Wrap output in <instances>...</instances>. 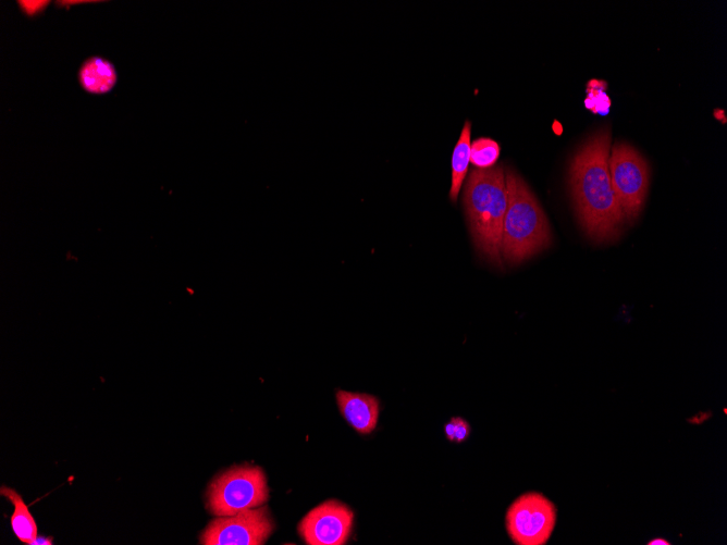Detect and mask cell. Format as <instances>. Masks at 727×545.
Listing matches in <instances>:
<instances>
[{
	"mask_svg": "<svg viewBox=\"0 0 727 545\" xmlns=\"http://www.w3.org/2000/svg\"><path fill=\"white\" fill-rule=\"evenodd\" d=\"M455 436L454 442L462 443L471 435V426L463 418H454Z\"/></svg>",
	"mask_w": 727,
	"mask_h": 545,
	"instance_id": "16",
	"label": "cell"
},
{
	"mask_svg": "<svg viewBox=\"0 0 727 545\" xmlns=\"http://www.w3.org/2000/svg\"><path fill=\"white\" fill-rule=\"evenodd\" d=\"M81 88L91 95L112 92L118 83V72L112 61L101 56L85 59L78 71Z\"/></svg>",
	"mask_w": 727,
	"mask_h": 545,
	"instance_id": "10",
	"label": "cell"
},
{
	"mask_svg": "<svg viewBox=\"0 0 727 545\" xmlns=\"http://www.w3.org/2000/svg\"><path fill=\"white\" fill-rule=\"evenodd\" d=\"M207 507L214 516H234L256 509L269 499L264 470L258 466H234L216 477L208 488Z\"/></svg>",
	"mask_w": 727,
	"mask_h": 545,
	"instance_id": "4",
	"label": "cell"
},
{
	"mask_svg": "<svg viewBox=\"0 0 727 545\" xmlns=\"http://www.w3.org/2000/svg\"><path fill=\"white\" fill-rule=\"evenodd\" d=\"M610 147V130L598 131L579 148L570 168V184L579 224L597 243L618 239L625 222L610 177Z\"/></svg>",
	"mask_w": 727,
	"mask_h": 545,
	"instance_id": "1",
	"label": "cell"
},
{
	"mask_svg": "<svg viewBox=\"0 0 727 545\" xmlns=\"http://www.w3.org/2000/svg\"><path fill=\"white\" fill-rule=\"evenodd\" d=\"M51 5L49 0H19L18 6L22 14L30 19L40 17Z\"/></svg>",
	"mask_w": 727,
	"mask_h": 545,
	"instance_id": "15",
	"label": "cell"
},
{
	"mask_svg": "<svg viewBox=\"0 0 727 545\" xmlns=\"http://www.w3.org/2000/svg\"><path fill=\"white\" fill-rule=\"evenodd\" d=\"M463 201L476 249L490 263L501 267L502 227L508 207L504 168L472 169L465 184Z\"/></svg>",
	"mask_w": 727,
	"mask_h": 545,
	"instance_id": "2",
	"label": "cell"
},
{
	"mask_svg": "<svg viewBox=\"0 0 727 545\" xmlns=\"http://www.w3.org/2000/svg\"><path fill=\"white\" fill-rule=\"evenodd\" d=\"M614 192L627 222H633L645 205L650 170L646 159L626 143H616L609 156Z\"/></svg>",
	"mask_w": 727,
	"mask_h": 545,
	"instance_id": "5",
	"label": "cell"
},
{
	"mask_svg": "<svg viewBox=\"0 0 727 545\" xmlns=\"http://www.w3.org/2000/svg\"><path fill=\"white\" fill-rule=\"evenodd\" d=\"M275 529L267 506L218 517L202 532L203 545H263Z\"/></svg>",
	"mask_w": 727,
	"mask_h": 545,
	"instance_id": "7",
	"label": "cell"
},
{
	"mask_svg": "<svg viewBox=\"0 0 727 545\" xmlns=\"http://www.w3.org/2000/svg\"><path fill=\"white\" fill-rule=\"evenodd\" d=\"M557 524V507L544 495L525 493L507 513V530L515 544L544 545Z\"/></svg>",
	"mask_w": 727,
	"mask_h": 545,
	"instance_id": "6",
	"label": "cell"
},
{
	"mask_svg": "<svg viewBox=\"0 0 727 545\" xmlns=\"http://www.w3.org/2000/svg\"><path fill=\"white\" fill-rule=\"evenodd\" d=\"M0 493L14 504L15 511L11 516V527L15 535L21 542L31 544V542L38 538V526H36L28 506L24 504L22 498L15 490L3 487Z\"/></svg>",
	"mask_w": 727,
	"mask_h": 545,
	"instance_id": "12",
	"label": "cell"
},
{
	"mask_svg": "<svg viewBox=\"0 0 727 545\" xmlns=\"http://www.w3.org/2000/svg\"><path fill=\"white\" fill-rule=\"evenodd\" d=\"M649 545H668L670 544L667 540L656 539L648 543Z\"/></svg>",
	"mask_w": 727,
	"mask_h": 545,
	"instance_id": "19",
	"label": "cell"
},
{
	"mask_svg": "<svg viewBox=\"0 0 727 545\" xmlns=\"http://www.w3.org/2000/svg\"><path fill=\"white\" fill-rule=\"evenodd\" d=\"M508 207L503 219L501 255L510 265L523 263L548 249L552 233L548 218L526 182L505 171Z\"/></svg>",
	"mask_w": 727,
	"mask_h": 545,
	"instance_id": "3",
	"label": "cell"
},
{
	"mask_svg": "<svg viewBox=\"0 0 727 545\" xmlns=\"http://www.w3.org/2000/svg\"><path fill=\"white\" fill-rule=\"evenodd\" d=\"M500 145L491 139H478L471 145V163L477 169L495 167L500 157Z\"/></svg>",
	"mask_w": 727,
	"mask_h": 545,
	"instance_id": "13",
	"label": "cell"
},
{
	"mask_svg": "<svg viewBox=\"0 0 727 545\" xmlns=\"http://www.w3.org/2000/svg\"><path fill=\"white\" fill-rule=\"evenodd\" d=\"M471 134V122L466 121L452 156L450 200L453 203L458 201L463 182L467 176L468 166L471 164Z\"/></svg>",
	"mask_w": 727,
	"mask_h": 545,
	"instance_id": "11",
	"label": "cell"
},
{
	"mask_svg": "<svg viewBox=\"0 0 727 545\" xmlns=\"http://www.w3.org/2000/svg\"><path fill=\"white\" fill-rule=\"evenodd\" d=\"M608 84L605 81L591 80L587 86L586 107L595 114L607 115L611 106L610 97L606 94Z\"/></svg>",
	"mask_w": 727,
	"mask_h": 545,
	"instance_id": "14",
	"label": "cell"
},
{
	"mask_svg": "<svg viewBox=\"0 0 727 545\" xmlns=\"http://www.w3.org/2000/svg\"><path fill=\"white\" fill-rule=\"evenodd\" d=\"M353 522L350 507L332 500L308 513L299 525V532L308 545H343L350 538Z\"/></svg>",
	"mask_w": 727,
	"mask_h": 545,
	"instance_id": "8",
	"label": "cell"
},
{
	"mask_svg": "<svg viewBox=\"0 0 727 545\" xmlns=\"http://www.w3.org/2000/svg\"><path fill=\"white\" fill-rule=\"evenodd\" d=\"M31 544H42V545H49L53 544L52 539H45V538H36Z\"/></svg>",
	"mask_w": 727,
	"mask_h": 545,
	"instance_id": "18",
	"label": "cell"
},
{
	"mask_svg": "<svg viewBox=\"0 0 727 545\" xmlns=\"http://www.w3.org/2000/svg\"><path fill=\"white\" fill-rule=\"evenodd\" d=\"M446 435L449 441L454 442V436H455V421L454 418L450 420V423L446 425Z\"/></svg>",
	"mask_w": 727,
	"mask_h": 545,
	"instance_id": "17",
	"label": "cell"
},
{
	"mask_svg": "<svg viewBox=\"0 0 727 545\" xmlns=\"http://www.w3.org/2000/svg\"><path fill=\"white\" fill-rule=\"evenodd\" d=\"M336 396L340 413L357 432L369 435L375 430L380 411L376 396L342 390Z\"/></svg>",
	"mask_w": 727,
	"mask_h": 545,
	"instance_id": "9",
	"label": "cell"
}]
</instances>
